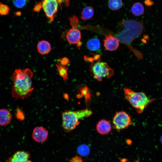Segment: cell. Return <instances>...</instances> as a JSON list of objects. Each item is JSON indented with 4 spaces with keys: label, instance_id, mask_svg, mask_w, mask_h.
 <instances>
[{
    "label": "cell",
    "instance_id": "cell-25",
    "mask_svg": "<svg viewBox=\"0 0 162 162\" xmlns=\"http://www.w3.org/2000/svg\"><path fill=\"white\" fill-rule=\"evenodd\" d=\"M82 158L79 156H75L73 158L70 160V162H82Z\"/></svg>",
    "mask_w": 162,
    "mask_h": 162
},
{
    "label": "cell",
    "instance_id": "cell-1",
    "mask_svg": "<svg viewBox=\"0 0 162 162\" xmlns=\"http://www.w3.org/2000/svg\"><path fill=\"white\" fill-rule=\"evenodd\" d=\"M33 75V72L28 68L16 69L13 73L11 94L16 100L27 98L31 95L34 89L32 80Z\"/></svg>",
    "mask_w": 162,
    "mask_h": 162
},
{
    "label": "cell",
    "instance_id": "cell-11",
    "mask_svg": "<svg viewBox=\"0 0 162 162\" xmlns=\"http://www.w3.org/2000/svg\"><path fill=\"white\" fill-rule=\"evenodd\" d=\"M28 152L20 151L16 152L7 160V162H32L30 160Z\"/></svg>",
    "mask_w": 162,
    "mask_h": 162
},
{
    "label": "cell",
    "instance_id": "cell-17",
    "mask_svg": "<svg viewBox=\"0 0 162 162\" xmlns=\"http://www.w3.org/2000/svg\"><path fill=\"white\" fill-rule=\"evenodd\" d=\"M94 14L93 8L91 6H88L83 9L81 18L84 20H86L91 19L93 16Z\"/></svg>",
    "mask_w": 162,
    "mask_h": 162
},
{
    "label": "cell",
    "instance_id": "cell-18",
    "mask_svg": "<svg viewBox=\"0 0 162 162\" xmlns=\"http://www.w3.org/2000/svg\"><path fill=\"white\" fill-rule=\"evenodd\" d=\"M108 4L110 10H116L122 7L123 2L122 0H109Z\"/></svg>",
    "mask_w": 162,
    "mask_h": 162
},
{
    "label": "cell",
    "instance_id": "cell-9",
    "mask_svg": "<svg viewBox=\"0 0 162 162\" xmlns=\"http://www.w3.org/2000/svg\"><path fill=\"white\" fill-rule=\"evenodd\" d=\"M48 134V132L46 128L41 126H38L33 129L32 136L35 141L42 143L46 140Z\"/></svg>",
    "mask_w": 162,
    "mask_h": 162
},
{
    "label": "cell",
    "instance_id": "cell-26",
    "mask_svg": "<svg viewBox=\"0 0 162 162\" xmlns=\"http://www.w3.org/2000/svg\"><path fill=\"white\" fill-rule=\"evenodd\" d=\"M41 7H42L41 3L36 4L34 8V10L35 11L38 12L40 9Z\"/></svg>",
    "mask_w": 162,
    "mask_h": 162
},
{
    "label": "cell",
    "instance_id": "cell-21",
    "mask_svg": "<svg viewBox=\"0 0 162 162\" xmlns=\"http://www.w3.org/2000/svg\"><path fill=\"white\" fill-rule=\"evenodd\" d=\"M10 8L6 5L0 2V15H5L9 12Z\"/></svg>",
    "mask_w": 162,
    "mask_h": 162
},
{
    "label": "cell",
    "instance_id": "cell-7",
    "mask_svg": "<svg viewBox=\"0 0 162 162\" xmlns=\"http://www.w3.org/2000/svg\"><path fill=\"white\" fill-rule=\"evenodd\" d=\"M131 122L130 116L124 111L116 112L112 118L113 128L118 132L128 127Z\"/></svg>",
    "mask_w": 162,
    "mask_h": 162
},
{
    "label": "cell",
    "instance_id": "cell-22",
    "mask_svg": "<svg viewBox=\"0 0 162 162\" xmlns=\"http://www.w3.org/2000/svg\"><path fill=\"white\" fill-rule=\"evenodd\" d=\"M12 1L15 6L19 8L24 7L28 1L27 0H12Z\"/></svg>",
    "mask_w": 162,
    "mask_h": 162
},
{
    "label": "cell",
    "instance_id": "cell-20",
    "mask_svg": "<svg viewBox=\"0 0 162 162\" xmlns=\"http://www.w3.org/2000/svg\"><path fill=\"white\" fill-rule=\"evenodd\" d=\"M77 152L80 155L85 157L89 154L90 150L89 148L87 145L85 144H82L78 147Z\"/></svg>",
    "mask_w": 162,
    "mask_h": 162
},
{
    "label": "cell",
    "instance_id": "cell-8",
    "mask_svg": "<svg viewBox=\"0 0 162 162\" xmlns=\"http://www.w3.org/2000/svg\"><path fill=\"white\" fill-rule=\"evenodd\" d=\"M41 4L46 16L50 22H52L58 10L57 0H43Z\"/></svg>",
    "mask_w": 162,
    "mask_h": 162
},
{
    "label": "cell",
    "instance_id": "cell-30",
    "mask_svg": "<svg viewBox=\"0 0 162 162\" xmlns=\"http://www.w3.org/2000/svg\"><path fill=\"white\" fill-rule=\"evenodd\" d=\"M28 1V0H27Z\"/></svg>",
    "mask_w": 162,
    "mask_h": 162
},
{
    "label": "cell",
    "instance_id": "cell-12",
    "mask_svg": "<svg viewBox=\"0 0 162 162\" xmlns=\"http://www.w3.org/2000/svg\"><path fill=\"white\" fill-rule=\"evenodd\" d=\"M96 129L98 132L102 135L108 134L112 130L110 122L105 119H102L97 124Z\"/></svg>",
    "mask_w": 162,
    "mask_h": 162
},
{
    "label": "cell",
    "instance_id": "cell-3",
    "mask_svg": "<svg viewBox=\"0 0 162 162\" xmlns=\"http://www.w3.org/2000/svg\"><path fill=\"white\" fill-rule=\"evenodd\" d=\"M92 111L88 109L77 111L65 110L62 112V125L64 131L71 132L80 123V119L91 116Z\"/></svg>",
    "mask_w": 162,
    "mask_h": 162
},
{
    "label": "cell",
    "instance_id": "cell-29",
    "mask_svg": "<svg viewBox=\"0 0 162 162\" xmlns=\"http://www.w3.org/2000/svg\"><path fill=\"white\" fill-rule=\"evenodd\" d=\"M160 140L161 142H162V135L161 136L160 138Z\"/></svg>",
    "mask_w": 162,
    "mask_h": 162
},
{
    "label": "cell",
    "instance_id": "cell-19",
    "mask_svg": "<svg viewBox=\"0 0 162 162\" xmlns=\"http://www.w3.org/2000/svg\"><path fill=\"white\" fill-rule=\"evenodd\" d=\"M57 70L60 76H62L64 81L68 79V68L61 64H56Z\"/></svg>",
    "mask_w": 162,
    "mask_h": 162
},
{
    "label": "cell",
    "instance_id": "cell-4",
    "mask_svg": "<svg viewBox=\"0 0 162 162\" xmlns=\"http://www.w3.org/2000/svg\"><path fill=\"white\" fill-rule=\"evenodd\" d=\"M125 98L137 112L142 113L149 104L155 99H149L143 92H135L128 88L124 89Z\"/></svg>",
    "mask_w": 162,
    "mask_h": 162
},
{
    "label": "cell",
    "instance_id": "cell-28",
    "mask_svg": "<svg viewBox=\"0 0 162 162\" xmlns=\"http://www.w3.org/2000/svg\"><path fill=\"white\" fill-rule=\"evenodd\" d=\"M15 14L16 16H20L21 14V12L19 11H17L15 13Z\"/></svg>",
    "mask_w": 162,
    "mask_h": 162
},
{
    "label": "cell",
    "instance_id": "cell-16",
    "mask_svg": "<svg viewBox=\"0 0 162 162\" xmlns=\"http://www.w3.org/2000/svg\"><path fill=\"white\" fill-rule=\"evenodd\" d=\"M132 14L135 16H139L142 15L144 11V8L143 5L140 2L134 3L131 8Z\"/></svg>",
    "mask_w": 162,
    "mask_h": 162
},
{
    "label": "cell",
    "instance_id": "cell-2",
    "mask_svg": "<svg viewBox=\"0 0 162 162\" xmlns=\"http://www.w3.org/2000/svg\"><path fill=\"white\" fill-rule=\"evenodd\" d=\"M121 24L124 29L116 34L114 36L120 42L127 46L138 58H141L142 55L139 51L132 47L131 44L144 31L142 21L124 19Z\"/></svg>",
    "mask_w": 162,
    "mask_h": 162
},
{
    "label": "cell",
    "instance_id": "cell-6",
    "mask_svg": "<svg viewBox=\"0 0 162 162\" xmlns=\"http://www.w3.org/2000/svg\"><path fill=\"white\" fill-rule=\"evenodd\" d=\"M70 20L72 28L70 29L67 34L66 35L67 40L69 43L72 44H81V32L76 28L79 23L78 19L75 16H73L70 18Z\"/></svg>",
    "mask_w": 162,
    "mask_h": 162
},
{
    "label": "cell",
    "instance_id": "cell-5",
    "mask_svg": "<svg viewBox=\"0 0 162 162\" xmlns=\"http://www.w3.org/2000/svg\"><path fill=\"white\" fill-rule=\"evenodd\" d=\"M91 71L93 74L94 78L99 82L101 81L103 77L110 78L114 74L113 70L109 67L107 64L101 62L100 60L92 66Z\"/></svg>",
    "mask_w": 162,
    "mask_h": 162
},
{
    "label": "cell",
    "instance_id": "cell-24",
    "mask_svg": "<svg viewBox=\"0 0 162 162\" xmlns=\"http://www.w3.org/2000/svg\"><path fill=\"white\" fill-rule=\"evenodd\" d=\"M58 3L61 5L62 4L64 5L66 7L69 6L70 5L69 0H57Z\"/></svg>",
    "mask_w": 162,
    "mask_h": 162
},
{
    "label": "cell",
    "instance_id": "cell-15",
    "mask_svg": "<svg viewBox=\"0 0 162 162\" xmlns=\"http://www.w3.org/2000/svg\"><path fill=\"white\" fill-rule=\"evenodd\" d=\"M86 46L88 49L91 51H95L99 50L100 47L99 40L94 38L89 39L87 42Z\"/></svg>",
    "mask_w": 162,
    "mask_h": 162
},
{
    "label": "cell",
    "instance_id": "cell-10",
    "mask_svg": "<svg viewBox=\"0 0 162 162\" xmlns=\"http://www.w3.org/2000/svg\"><path fill=\"white\" fill-rule=\"evenodd\" d=\"M119 41L111 34L106 35L104 40V45L106 49L113 51L116 50L119 45Z\"/></svg>",
    "mask_w": 162,
    "mask_h": 162
},
{
    "label": "cell",
    "instance_id": "cell-13",
    "mask_svg": "<svg viewBox=\"0 0 162 162\" xmlns=\"http://www.w3.org/2000/svg\"><path fill=\"white\" fill-rule=\"evenodd\" d=\"M12 116L10 111L6 109H0V125H7L10 122Z\"/></svg>",
    "mask_w": 162,
    "mask_h": 162
},
{
    "label": "cell",
    "instance_id": "cell-14",
    "mask_svg": "<svg viewBox=\"0 0 162 162\" xmlns=\"http://www.w3.org/2000/svg\"><path fill=\"white\" fill-rule=\"evenodd\" d=\"M37 49L39 53L42 55H45L50 52L51 47L50 44L48 41L42 40L38 43Z\"/></svg>",
    "mask_w": 162,
    "mask_h": 162
},
{
    "label": "cell",
    "instance_id": "cell-23",
    "mask_svg": "<svg viewBox=\"0 0 162 162\" xmlns=\"http://www.w3.org/2000/svg\"><path fill=\"white\" fill-rule=\"evenodd\" d=\"M16 118L20 120H23L25 118L24 113L20 109L17 108L16 112Z\"/></svg>",
    "mask_w": 162,
    "mask_h": 162
},
{
    "label": "cell",
    "instance_id": "cell-27",
    "mask_svg": "<svg viewBox=\"0 0 162 162\" xmlns=\"http://www.w3.org/2000/svg\"><path fill=\"white\" fill-rule=\"evenodd\" d=\"M68 61L69 60L68 59L66 58H62L61 61V64L63 65H65L68 63Z\"/></svg>",
    "mask_w": 162,
    "mask_h": 162
}]
</instances>
